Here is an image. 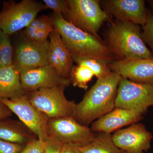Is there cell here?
<instances>
[{"instance_id":"29","label":"cell","mask_w":153,"mask_h":153,"mask_svg":"<svg viewBox=\"0 0 153 153\" xmlns=\"http://www.w3.org/2000/svg\"><path fill=\"white\" fill-rule=\"evenodd\" d=\"M12 111L0 99V120L7 118L12 116Z\"/></svg>"},{"instance_id":"12","label":"cell","mask_w":153,"mask_h":153,"mask_svg":"<svg viewBox=\"0 0 153 153\" xmlns=\"http://www.w3.org/2000/svg\"><path fill=\"white\" fill-rule=\"evenodd\" d=\"M105 12L116 20L140 26L146 23L148 10L144 0H106L102 1Z\"/></svg>"},{"instance_id":"6","label":"cell","mask_w":153,"mask_h":153,"mask_svg":"<svg viewBox=\"0 0 153 153\" xmlns=\"http://www.w3.org/2000/svg\"><path fill=\"white\" fill-rule=\"evenodd\" d=\"M65 85L40 88L28 92L31 103L49 119L73 117L75 104L65 95Z\"/></svg>"},{"instance_id":"18","label":"cell","mask_w":153,"mask_h":153,"mask_svg":"<svg viewBox=\"0 0 153 153\" xmlns=\"http://www.w3.org/2000/svg\"><path fill=\"white\" fill-rule=\"evenodd\" d=\"M26 126L17 121L7 118L0 120V139L10 142L26 145L36 138Z\"/></svg>"},{"instance_id":"15","label":"cell","mask_w":153,"mask_h":153,"mask_svg":"<svg viewBox=\"0 0 153 153\" xmlns=\"http://www.w3.org/2000/svg\"><path fill=\"white\" fill-rule=\"evenodd\" d=\"M143 114L139 111L115 108L94 121L91 129L94 133L111 134L123 127L137 123L142 119Z\"/></svg>"},{"instance_id":"2","label":"cell","mask_w":153,"mask_h":153,"mask_svg":"<svg viewBox=\"0 0 153 153\" xmlns=\"http://www.w3.org/2000/svg\"><path fill=\"white\" fill-rule=\"evenodd\" d=\"M122 77L114 72L97 79L74 106L73 117L82 125L88 126L115 108V100Z\"/></svg>"},{"instance_id":"3","label":"cell","mask_w":153,"mask_h":153,"mask_svg":"<svg viewBox=\"0 0 153 153\" xmlns=\"http://www.w3.org/2000/svg\"><path fill=\"white\" fill-rule=\"evenodd\" d=\"M107 46L115 60L147 59L153 57L142 37L139 25L116 20L106 33Z\"/></svg>"},{"instance_id":"19","label":"cell","mask_w":153,"mask_h":153,"mask_svg":"<svg viewBox=\"0 0 153 153\" xmlns=\"http://www.w3.org/2000/svg\"><path fill=\"white\" fill-rule=\"evenodd\" d=\"M54 30L50 17L42 15L36 17L25 28L23 35L30 41L44 44L49 42L48 38Z\"/></svg>"},{"instance_id":"23","label":"cell","mask_w":153,"mask_h":153,"mask_svg":"<svg viewBox=\"0 0 153 153\" xmlns=\"http://www.w3.org/2000/svg\"><path fill=\"white\" fill-rule=\"evenodd\" d=\"M77 65L86 66L93 72L97 79L103 78L111 74V71L108 65L93 58L74 59Z\"/></svg>"},{"instance_id":"9","label":"cell","mask_w":153,"mask_h":153,"mask_svg":"<svg viewBox=\"0 0 153 153\" xmlns=\"http://www.w3.org/2000/svg\"><path fill=\"white\" fill-rule=\"evenodd\" d=\"M6 106L19 117L22 123L38 139L48 138L47 123L49 118L30 102L27 94L11 99H1Z\"/></svg>"},{"instance_id":"24","label":"cell","mask_w":153,"mask_h":153,"mask_svg":"<svg viewBox=\"0 0 153 153\" xmlns=\"http://www.w3.org/2000/svg\"><path fill=\"white\" fill-rule=\"evenodd\" d=\"M142 37L145 44L150 47L153 54V13L149 10H148L146 23L143 26Z\"/></svg>"},{"instance_id":"8","label":"cell","mask_w":153,"mask_h":153,"mask_svg":"<svg viewBox=\"0 0 153 153\" xmlns=\"http://www.w3.org/2000/svg\"><path fill=\"white\" fill-rule=\"evenodd\" d=\"M150 106H153V85L133 82L122 77L115 108L134 110L145 114Z\"/></svg>"},{"instance_id":"25","label":"cell","mask_w":153,"mask_h":153,"mask_svg":"<svg viewBox=\"0 0 153 153\" xmlns=\"http://www.w3.org/2000/svg\"><path fill=\"white\" fill-rule=\"evenodd\" d=\"M46 141L34 139L25 146L20 153H43L46 146Z\"/></svg>"},{"instance_id":"1","label":"cell","mask_w":153,"mask_h":153,"mask_svg":"<svg viewBox=\"0 0 153 153\" xmlns=\"http://www.w3.org/2000/svg\"><path fill=\"white\" fill-rule=\"evenodd\" d=\"M50 17L54 29L60 34L73 60L93 58L108 65L114 61L109 47L101 38L77 27L62 14L54 13Z\"/></svg>"},{"instance_id":"20","label":"cell","mask_w":153,"mask_h":153,"mask_svg":"<svg viewBox=\"0 0 153 153\" xmlns=\"http://www.w3.org/2000/svg\"><path fill=\"white\" fill-rule=\"evenodd\" d=\"M81 153H126L113 142L111 134L98 132L89 144L79 148Z\"/></svg>"},{"instance_id":"5","label":"cell","mask_w":153,"mask_h":153,"mask_svg":"<svg viewBox=\"0 0 153 153\" xmlns=\"http://www.w3.org/2000/svg\"><path fill=\"white\" fill-rule=\"evenodd\" d=\"M46 9L44 4L34 0L4 1L0 12V29L10 37L27 27L41 11Z\"/></svg>"},{"instance_id":"28","label":"cell","mask_w":153,"mask_h":153,"mask_svg":"<svg viewBox=\"0 0 153 153\" xmlns=\"http://www.w3.org/2000/svg\"><path fill=\"white\" fill-rule=\"evenodd\" d=\"M43 153H60L63 145L59 142L48 137Z\"/></svg>"},{"instance_id":"30","label":"cell","mask_w":153,"mask_h":153,"mask_svg":"<svg viewBox=\"0 0 153 153\" xmlns=\"http://www.w3.org/2000/svg\"><path fill=\"white\" fill-rule=\"evenodd\" d=\"M60 153H81L79 148L67 145H63Z\"/></svg>"},{"instance_id":"22","label":"cell","mask_w":153,"mask_h":153,"mask_svg":"<svg viewBox=\"0 0 153 153\" xmlns=\"http://www.w3.org/2000/svg\"><path fill=\"white\" fill-rule=\"evenodd\" d=\"M13 56V47L10 36L0 29V67L12 65Z\"/></svg>"},{"instance_id":"11","label":"cell","mask_w":153,"mask_h":153,"mask_svg":"<svg viewBox=\"0 0 153 153\" xmlns=\"http://www.w3.org/2000/svg\"><path fill=\"white\" fill-rule=\"evenodd\" d=\"M113 142L126 153H144L151 148L153 135L141 123L132 124L111 135Z\"/></svg>"},{"instance_id":"7","label":"cell","mask_w":153,"mask_h":153,"mask_svg":"<svg viewBox=\"0 0 153 153\" xmlns=\"http://www.w3.org/2000/svg\"><path fill=\"white\" fill-rule=\"evenodd\" d=\"M47 134L63 145L77 148L89 144L96 135L91 129L79 123L73 117L49 119Z\"/></svg>"},{"instance_id":"14","label":"cell","mask_w":153,"mask_h":153,"mask_svg":"<svg viewBox=\"0 0 153 153\" xmlns=\"http://www.w3.org/2000/svg\"><path fill=\"white\" fill-rule=\"evenodd\" d=\"M21 81L26 94L40 88L60 85L67 86L71 83L70 80L61 77L49 65L22 71Z\"/></svg>"},{"instance_id":"17","label":"cell","mask_w":153,"mask_h":153,"mask_svg":"<svg viewBox=\"0 0 153 153\" xmlns=\"http://www.w3.org/2000/svg\"><path fill=\"white\" fill-rule=\"evenodd\" d=\"M22 88L21 71L13 64L0 67V99H11L26 94Z\"/></svg>"},{"instance_id":"31","label":"cell","mask_w":153,"mask_h":153,"mask_svg":"<svg viewBox=\"0 0 153 153\" xmlns=\"http://www.w3.org/2000/svg\"><path fill=\"white\" fill-rule=\"evenodd\" d=\"M148 2L149 4L151 6V8L153 12L152 13H153V0H150V1H148Z\"/></svg>"},{"instance_id":"21","label":"cell","mask_w":153,"mask_h":153,"mask_svg":"<svg viewBox=\"0 0 153 153\" xmlns=\"http://www.w3.org/2000/svg\"><path fill=\"white\" fill-rule=\"evenodd\" d=\"M94 74L86 66L77 65L73 66L70 74V81L75 87L87 89L88 84L93 78Z\"/></svg>"},{"instance_id":"13","label":"cell","mask_w":153,"mask_h":153,"mask_svg":"<svg viewBox=\"0 0 153 153\" xmlns=\"http://www.w3.org/2000/svg\"><path fill=\"white\" fill-rule=\"evenodd\" d=\"M112 72L138 83L153 85V57L114 60L108 65Z\"/></svg>"},{"instance_id":"16","label":"cell","mask_w":153,"mask_h":153,"mask_svg":"<svg viewBox=\"0 0 153 153\" xmlns=\"http://www.w3.org/2000/svg\"><path fill=\"white\" fill-rule=\"evenodd\" d=\"M48 64L61 77L70 80L73 57L64 45L60 34L54 29L49 36Z\"/></svg>"},{"instance_id":"10","label":"cell","mask_w":153,"mask_h":153,"mask_svg":"<svg viewBox=\"0 0 153 153\" xmlns=\"http://www.w3.org/2000/svg\"><path fill=\"white\" fill-rule=\"evenodd\" d=\"M15 45L13 64L20 71L48 64L49 41L44 44L30 41L22 35Z\"/></svg>"},{"instance_id":"26","label":"cell","mask_w":153,"mask_h":153,"mask_svg":"<svg viewBox=\"0 0 153 153\" xmlns=\"http://www.w3.org/2000/svg\"><path fill=\"white\" fill-rule=\"evenodd\" d=\"M46 8L50 9L56 13L65 14L67 9L66 1L65 0H44Z\"/></svg>"},{"instance_id":"27","label":"cell","mask_w":153,"mask_h":153,"mask_svg":"<svg viewBox=\"0 0 153 153\" xmlns=\"http://www.w3.org/2000/svg\"><path fill=\"white\" fill-rule=\"evenodd\" d=\"M25 146L0 139V153H20Z\"/></svg>"},{"instance_id":"4","label":"cell","mask_w":153,"mask_h":153,"mask_svg":"<svg viewBox=\"0 0 153 153\" xmlns=\"http://www.w3.org/2000/svg\"><path fill=\"white\" fill-rule=\"evenodd\" d=\"M67 9L63 16L79 29L99 38L98 32L109 15L101 8L98 0H66Z\"/></svg>"}]
</instances>
